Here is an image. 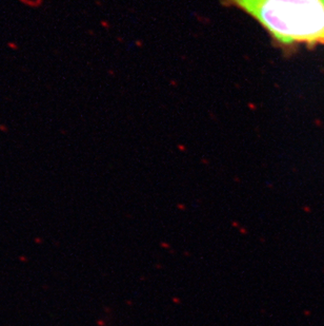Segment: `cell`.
Masks as SVG:
<instances>
[{
    "mask_svg": "<svg viewBox=\"0 0 324 326\" xmlns=\"http://www.w3.org/2000/svg\"><path fill=\"white\" fill-rule=\"evenodd\" d=\"M256 20L284 51L324 45V0H221Z\"/></svg>",
    "mask_w": 324,
    "mask_h": 326,
    "instance_id": "6da1fadb",
    "label": "cell"
}]
</instances>
